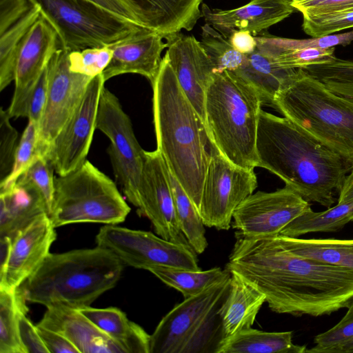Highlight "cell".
Listing matches in <instances>:
<instances>
[{"label":"cell","mask_w":353,"mask_h":353,"mask_svg":"<svg viewBox=\"0 0 353 353\" xmlns=\"http://www.w3.org/2000/svg\"><path fill=\"white\" fill-rule=\"evenodd\" d=\"M235 237L225 268L263 293L272 311L319 316L350 307L352 270L296 255L278 236Z\"/></svg>","instance_id":"1"},{"label":"cell","mask_w":353,"mask_h":353,"mask_svg":"<svg viewBox=\"0 0 353 353\" xmlns=\"http://www.w3.org/2000/svg\"><path fill=\"white\" fill-rule=\"evenodd\" d=\"M257 167L279 176L307 202L327 208L335 203L352 166L285 117L261 111Z\"/></svg>","instance_id":"2"},{"label":"cell","mask_w":353,"mask_h":353,"mask_svg":"<svg viewBox=\"0 0 353 353\" xmlns=\"http://www.w3.org/2000/svg\"><path fill=\"white\" fill-rule=\"evenodd\" d=\"M151 84L157 149L199 210L214 146L203 120L181 89L165 54Z\"/></svg>","instance_id":"3"},{"label":"cell","mask_w":353,"mask_h":353,"mask_svg":"<svg viewBox=\"0 0 353 353\" xmlns=\"http://www.w3.org/2000/svg\"><path fill=\"white\" fill-rule=\"evenodd\" d=\"M123 268L112 252L97 245L50 253L18 290L27 302L79 310L113 288Z\"/></svg>","instance_id":"4"},{"label":"cell","mask_w":353,"mask_h":353,"mask_svg":"<svg viewBox=\"0 0 353 353\" xmlns=\"http://www.w3.org/2000/svg\"><path fill=\"white\" fill-rule=\"evenodd\" d=\"M263 100L234 72H214L205 99V124L217 151L234 164L257 167L256 143Z\"/></svg>","instance_id":"5"},{"label":"cell","mask_w":353,"mask_h":353,"mask_svg":"<svg viewBox=\"0 0 353 353\" xmlns=\"http://www.w3.org/2000/svg\"><path fill=\"white\" fill-rule=\"evenodd\" d=\"M273 105L353 168L352 101L331 91L324 83L299 68L281 85Z\"/></svg>","instance_id":"6"},{"label":"cell","mask_w":353,"mask_h":353,"mask_svg":"<svg viewBox=\"0 0 353 353\" xmlns=\"http://www.w3.org/2000/svg\"><path fill=\"white\" fill-rule=\"evenodd\" d=\"M230 280L231 273L176 305L150 334V353H218L225 339L219 310Z\"/></svg>","instance_id":"7"},{"label":"cell","mask_w":353,"mask_h":353,"mask_svg":"<svg viewBox=\"0 0 353 353\" xmlns=\"http://www.w3.org/2000/svg\"><path fill=\"white\" fill-rule=\"evenodd\" d=\"M130 212L116 183L88 160L54 177L49 217L55 228L79 223L117 225Z\"/></svg>","instance_id":"8"},{"label":"cell","mask_w":353,"mask_h":353,"mask_svg":"<svg viewBox=\"0 0 353 353\" xmlns=\"http://www.w3.org/2000/svg\"><path fill=\"white\" fill-rule=\"evenodd\" d=\"M57 32L61 48L72 52L108 46L141 26L90 0H29Z\"/></svg>","instance_id":"9"},{"label":"cell","mask_w":353,"mask_h":353,"mask_svg":"<svg viewBox=\"0 0 353 353\" xmlns=\"http://www.w3.org/2000/svg\"><path fill=\"white\" fill-rule=\"evenodd\" d=\"M95 241L124 265L148 271L157 266L201 270L196 253L190 245L172 242L150 232L105 225L100 228Z\"/></svg>","instance_id":"10"},{"label":"cell","mask_w":353,"mask_h":353,"mask_svg":"<svg viewBox=\"0 0 353 353\" xmlns=\"http://www.w3.org/2000/svg\"><path fill=\"white\" fill-rule=\"evenodd\" d=\"M110 141L108 153L117 181L134 206L142 172L145 150L139 145L128 115L118 98L108 89H102L96 123Z\"/></svg>","instance_id":"11"},{"label":"cell","mask_w":353,"mask_h":353,"mask_svg":"<svg viewBox=\"0 0 353 353\" xmlns=\"http://www.w3.org/2000/svg\"><path fill=\"white\" fill-rule=\"evenodd\" d=\"M256 187L254 170L234 164L214 148L199 208L205 226L230 229L235 210Z\"/></svg>","instance_id":"12"},{"label":"cell","mask_w":353,"mask_h":353,"mask_svg":"<svg viewBox=\"0 0 353 353\" xmlns=\"http://www.w3.org/2000/svg\"><path fill=\"white\" fill-rule=\"evenodd\" d=\"M68 51L62 48L51 58L47 69L46 105L39 124L37 149L44 157L50 144L81 101L92 77L72 72Z\"/></svg>","instance_id":"13"},{"label":"cell","mask_w":353,"mask_h":353,"mask_svg":"<svg viewBox=\"0 0 353 353\" xmlns=\"http://www.w3.org/2000/svg\"><path fill=\"white\" fill-rule=\"evenodd\" d=\"M310 208L309 202L286 185L271 192L258 191L236 208L232 226L248 239L276 236Z\"/></svg>","instance_id":"14"},{"label":"cell","mask_w":353,"mask_h":353,"mask_svg":"<svg viewBox=\"0 0 353 353\" xmlns=\"http://www.w3.org/2000/svg\"><path fill=\"white\" fill-rule=\"evenodd\" d=\"M105 82L102 74L92 79L81 101L47 149L44 157L58 175L76 170L87 160Z\"/></svg>","instance_id":"15"},{"label":"cell","mask_w":353,"mask_h":353,"mask_svg":"<svg viewBox=\"0 0 353 353\" xmlns=\"http://www.w3.org/2000/svg\"><path fill=\"white\" fill-rule=\"evenodd\" d=\"M134 206L140 216L150 221L158 236L172 242L190 245L177 219L170 170L157 149L144 152Z\"/></svg>","instance_id":"16"},{"label":"cell","mask_w":353,"mask_h":353,"mask_svg":"<svg viewBox=\"0 0 353 353\" xmlns=\"http://www.w3.org/2000/svg\"><path fill=\"white\" fill-rule=\"evenodd\" d=\"M60 48L57 32L41 16L27 32L18 52L14 90L6 109L11 119L26 117L30 94L51 58Z\"/></svg>","instance_id":"17"},{"label":"cell","mask_w":353,"mask_h":353,"mask_svg":"<svg viewBox=\"0 0 353 353\" xmlns=\"http://www.w3.org/2000/svg\"><path fill=\"white\" fill-rule=\"evenodd\" d=\"M165 54L177 81L205 123V99L215 68L201 43L181 32L165 38Z\"/></svg>","instance_id":"18"},{"label":"cell","mask_w":353,"mask_h":353,"mask_svg":"<svg viewBox=\"0 0 353 353\" xmlns=\"http://www.w3.org/2000/svg\"><path fill=\"white\" fill-rule=\"evenodd\" d=\"M55 228L44 214L14 236L8 261L0 270V288L17 290L37 270L57 239Z\"/></svg>","instance_id":"19"},{"label":"cell","mask_w":353,"mask_h":353,"mask_svg":"<svg viewBox=\"0 0 353 353\" xmlns=\"http://www.w3.org/2000/svg\"><path fill=\"white\" fill-rule=\"evenodd\" d=\"M164 37L157 32L141 27L108 46L112 57L102 74L105 81L123 74L142 75L150 83L154 79L167 48Z\"/></svg>","instance_id":"20"},{"label":"cell","mask_w":353,"mask_h":353,"mask_svg":"<svg viewBox=\"0 0 353 353\" xmlns=\"http://www.w3.org/2000/svg\"><path fill=\"white\" fill-rule=\"evenodd\" d=\"M294 10L290 0H251L232 10L211 9L205 3L201 5V15L205 23L227 39L235 30L249 31L253 36L261 35Z\"/></svg>","instance_id":"21"},{"label":"cell","mask_w":353,"mask_h":353,"mask_svg":"<svg viewBox=\"0 0 353 353\" xmlns=\"http://www.w3.org/2000/svg\"><path fill=\"white\" fill-rule=\"evenodd\" d=\"M46 308L37 325L61 334L79 353H124L79 310L65 306Z\"/></svg>","instance_id":"22"},{"label":"cell","mask_w":353,"mask_h":353,"mask_svg":"<svg viewBox=\"0 0 353 353\" xmlns=\"http://www.w3.org/2000/svg\"><path fill=\"white\" fill-rule=\"evenodd\" d=\"M137 12L143 27L161 34L164 39L190 31L202 17L203 0H128Z\"/></svg>","instance_id":"23"},{"label":"cell","mask_w":353,"mask_h":353,"mask_svg":"<svg viewBox=\"0 0 353 353\" xmlns=\"http://www.w3.org/2000/svg\"><path fill=\"white\" fill-rule=\"evenodd\" d=\"M48 214L41 195L33 187L19 183L0 192V237L12 239L39 216Z\"/></svg>","instance_id":"24"},{"label":"cell","mask_w":353,"mask_h":353,"mask_svg":"<svg viewBox=\"0 0 353 353\" xmlns=\"http://www.w3.org/2000/svg\"><path fill=\"white\" fill-rule=\"evenodd\" d=\"M265 302L266 299L263 293L237 274L231 273L229 291L219 310L225 339L252 327Z\"/></svg>","instance_id":"25"},{"label":"cell","mask_w":353,"mask_h":353,"mask_svg":"<svg viewBox=\"0 0 353 353\" xmlns=\"http://www.w3.org/2000/svg\"><path fill=\"white\" fill-rule=\"evenodd\" d=\"M103 333L118 344L124 353H150V335L130 321L117 307L79 309Z\"/></svg>","instance_id":"26"},{"label":"cell","mask_w":353,"mask_h":353,"mask_svg":"<svg viewBox=\"0 0 353 353\" xmlns=\"http://www.w3.org/2000/svg\"><path fill=\"white\" fill-rule=\"evenodd\" d=\"M295 70L279 66L256 48L245 54L241 65L232 72L254 88L263 103L273 105L277 92Z\"/></svg>","instance_id":"27"},{"label":"cell","mask_w":353,"mask_h":353,"mask_svg":"<svg viewBox=\"0 0 353 353\" xmlns=\"http://www.w3.org/2000/svg\"><path fill=\"white\" fill-rule=\"evenodd\" d=\"M305 345L292 342V332H264L252 327L225 339L218 353H304Z\"/></svg>","instance_id":"28"},{"label":"cell","mask_w":353,"mask_h":353,"mask_svg":"<svg viewBox=\"0 0 353 353\" xmlns=\"http://www.w3.org/2000/svg\"><path fill=\"white\" fill-rule=\"evenodd\" d=\"M278 237L296 255L353 270V239H308L283 235Z\"/></svg>","instance_id":"29"},{"label":"cell","mask_w":353,"mask_h":353,"mask_svg":"<svg viewBox=\"0 0 353 353\" xmlns=\"http://www.w3.org/2000/svg\"><path fill=\"white\" fill-rule=\"evenodd\" d=\"M353 221V200L341 203L323 212L309 208L292 221L280 235L299 237L311 232H334Z\"/></svg>","instance_id":"30"},{"label":"cell","mask_w":353,"mask_h":353,"mask_svg":"<svg viewBox=\"0 0 353 353\" xmlns=\"http://www.w3.org/2000/svg\"><path fill=\"white\" fill-rule=\"evenodd\" d=\"M163 283L179 291L185 299L196 295L221 281L230 272L215 267L208 270H192L165 266H157L149 270Z\"/></svg>","instance_id":"31"},{"label":"cell","mask_w":353,"mask_h":353,"mask_svg":"<svg viewBox=\"0 0 353 353\" xmlns=\"http://www.w3.org/2000/svg\"><path fill=\"white\" fill-rule=\"evenodd\" d=\"M26 302L18 288H0V353H26L19 331V317L28 312Z\"/></svg>","instance_id":"32"},{"label":"cell","mask_w":353,"mask_h":353,"mask_svg":"<svg viewBox=\"0 0 353 353\" xmlns=\"http://www.w3.org/2000/svg\"><path fill=\"white\" fill-rule=\"evenodd\" d=\"M41 17V10L34 6L18 21L0 34V90L14 80L15 66L21 43L32 26Z\"/></svg>","instance_id":"33"},{"label":"cell","mask_w":353,"mask_h":353,"mask_svg":"<svg viewBox=\"0 0 353 353\" xmlns=\"http://www.w3.org/2000/svg\"><path fill=\"white\" fill-rule=\"evenodd\" d=\"M176 214L180 228L197 254L208 247L205 225L199 212L179 182L170 172Z\"/></svg>","instance_id":"34"},{"label":"cell","mask_w":353,"mask_h":353,"mask_svg":"<svg viewBox=\"0 0 353 353\" xmlns=\"http://www.w3.org/2000/svg\"><path fill=\"white\" fill-rule=\"evenodd\" d=\"M200 43L214 65L215 72L234 71L245 58V54L236 50L228 39L210 24L201 27Z\"/></svg>","instance_id":"35"},{"label":"cell","mask_w":353,"mask_h":353,"mask_svg":"<svg viewBox=\"0 0 353 353\" xmlns=\"http://www.w3.org/2000/svg\"><path fill=\"white\" fill-rule=\"evenodd\" d=\"M261 53L276 65L285 69H304L327 62L334 55V47L329 48L274 49L257 47Z\"/></svg>","instance_id":"36"},{"label":"cell","mask_w":353,"mask_h":353,"mask_svg":"<svg viewBox=\"0 0 353 353\" xmlns=\"http://www.w3.org/2000/svg\"><path fill=\"white\" fill-rule=\"evenodd\" d=\"M257 47L274 49L329 48L336 46H347L353 41V30L344 33L333 34L305 39L283 38L264 33L254 36Z\"/></svg>","instance_id":"37"},{"label":"cell","mask_w":353,"mask_h":353,"mask_svg":"<svg viewBox=\"0 0 353 353\" xmlns=\"http://www.w3.org/2000/svg\"><path fill=\"white\" fill-rule=\"evenodd\" d=\"M39 124L28 121L17 146L14 164L9 176L0 182V192L10 188L37 156V144Z\"/></svg>","instance_id":"38"},{"label":"cell","mask_w":353,"mask_h":353,"mask_svg":"<svg viewBox=\"0 0 353 353\" xmlns=\"http://www.w3.org/2000/svg\"><path fill=\"white\" fill-rule=\"evenodd\" d=\"M302 28L312 37L335 34L353 28V10L303 14Z\"/></svg>","instance_id":"39"},{"label":"cell","mask_w":353,"mask_h":353,"mask_svg":"<svg viewBox=\"0 0 353 353\" xmlns=\"http://www.w3.org/2000/svg\"><path fill=\"white\" fill-rule=\"evenodd\" d=\"M54 169L43 156H37L31 165L21 174L17 183L33 187L41 195L50 213L54 192Z\"/></svg>","instance_id":"40"},{"label":"cell","mask_w":353,"mask_h":353,"mask_svg":"<svg viewBox=\"0 0 353 353\" xmlns=\"http://www.w3.org/2000/svg\"><path fill=\"white\" fill-rule=\"evenodd\" d=\"M112 57L108 45L72 51L68 54L69 68L73 72L94 78L103 73Z\"/></svg>","instance_id":"41"},{"label":"cell","mask_w":353,"mask_h":353,"mask_svg":"<svg viewBox=\"0 0 353 353\" xmlns=\"http://www.w3.org/2000/svg\"><path fill=\"white\" fill-rule=\"evenodd\" d=\"M343 318L331 329L316 335L315 345L306 352L331 353L334 348L353 339V307H348Z\"/></svg>","instance_id":"42"},{"label":"cell","mask_w":353,"mask_h":353,"mask_svg":"<svg viewBox=\"0 0 353 353\" xmlns=\"http://www.w3.org/2000/svg\"><path fill=\"white\" fill-rule=\"evenodd\" d=\"M7 110H0V182L10 174L19 142L17 130L10 123Z\"/></svg>","instance_id":"43"},{"label":"cell","mask_w":353,"mask_h":353,"mask_svg":"<svg viewBox=\"0 0 353 353\" xmlns=\"http://www.w3.org/2000/svg\"><path fill=\"white\" fill-rule=\"evenodd\" d=\"M323 83L353 85V61L333 56L327 62L303 69Z\"/></svg>","instance_id":"44"},{"label":"cell","mask_w":353,"mask_h":353,"mask_svg":"<svg viewBox=\"0 0 353 353\" xmlns=\"http://www.w3.org/2000/svg\"><path fill=\"white\" fill-rule=\"evenodd\" d=\"M47 67L34 88L27 105L26 117L28 121L38 124H39L42 117L48 98V77Z\"/></svg>","instance_id":"45"},{"label":"cell","mask_w":353,"mask_h":353,"mask_svg":"<svg viewBox=\"0 0 353 353\" xmlns=\"http://www.w3.org/2000/svg\"><path fill=\"white\" fill-rule=\"evenodd\" d=\"M302 15L334 11L353 10V0H292Z\"/></svg>","instance_id":"46"},{"label":"cell","mask_w":353,"mask_h":353,"mask_svg":"<svg viewBox=\"0 0 353 353\" xmlns=\"http://www.w3.org/2000/svg\"><path fill=\"white\" fill-rule=\"evenodd\" d=\"M32 7L29 0H0V34L24 17Z\"/></svg>","instance_id":"47"},{"label":"cell","mask_w":353,"mask_h":353,"mask_svg":"<svg viewBox=\"0 0 353 353\" xmlns=\"http://www.w3.org/2000/svg\"><path fill=\"white\" fill-rule=\"evenodd\" d=\"M19 331L21 344L26 353H49L37 326L32 324L26 314H23L19 317Z\"/></svg>","instance_id":"48"},{"label":"cell","mask_w":353,"mask_h":353,"mask_svg":"<svg viewBox=\"0 0 353 353\" xmlns=\"http://www.w3.org/2000/svg\"><path fill=\"white\" fill-rule=\"evenodd\" d=\"M36 326L49 353H79L78 350L61 334L37 325Z\"/></svg>","instance_id":"49"},{"label":"cell","mask_w":353,"mask_h":353,"mask_svg":"<svg viewBox=\"0 0 353 353\" xmlns=\"http://www.w3.org/2000/svg\"><path fill=\"white\" fill-rule=\"evenodd\" d=\"M116 16L143 27L138 14L128 0H90ZM145 28V27H144Z\"/></svg>","instance_id":"50"},{"label":"cell","mask_w":353,"mask_h":353,"mask_svg":"<svg viewBox=\"0 0 353 353\" xmlns=\"http://www.w3.org/2000/svg\"><path fill=\"white\" fill-rule=\"evenodd\" d=\"M228 40L236 50L243 54H250L257 48L255 37L247 30H234Z\"/></svg>","instance_id":"51"},{"label":"cell","mask_w":353,"mask_h":353,"mask_svg":"<svg viewBox=\"0 0 353 353\" xmlns=\"http://www.w3.org/2000/svg\"><path fill=\"white\" fill-rule=\"evenodd\" d=\"M353 200V168L347 175L343 186L339 193L337 203H344Z\"/></svg>","instance_id":"52"},{"label":"cell","mask_w":353,"mask_h":353,"mask_svg":"<svg viewBox=\"0 0 353 353\" xmlns=\"http://www.w3.org/2000/svg\"><path fill=\"white\" fill-rule=\"evenodd\" d=\"M331 353H353V339L334 348Z\"/></svg>","instance_id":"53"},{"label":"cell","mask_w":353,"mask_h":353,"mask_svg":"<svg viewBox=\"0 0 353 353\" xmlns=\"http://www.w3.org/2000/svg\"><path fill=\"white\" fill-rule=\"evenodd\" d=\"M349 307H353V300H352V303H351V304H350Z\"/></svg>","instance_id":"54"},{"label":"cell","mask_w":353,"mask_h":353,"mask_svg":"<svg viewBox=\"0 0 353 353\" xmlns=\"http://www.w3.org/2000/svg\"><path fill=\"white\" fill-rule=\"evenodd\" d=\"M290 1H292V0H290Z\"/></svg>","instance_id":"55"}]
</instances>
